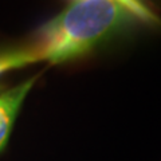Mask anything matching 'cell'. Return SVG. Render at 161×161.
Instances as JSON below:
<instances>
[{"label":"cell","instance_id":"6da1fadb","mask_svg":"<svg viewBox=\"0 0 161 161\" xmlns=\"http://www.w3.org/2000/svg\"><path fill=\"white\" fill-rule=\"evenodd\" d=\"M138 28H161V18L134 0H75L22 47L0 54V73L35 62L59 64Z\"/></svg>","mask_w":161,"mask_h":161},{"label":"cell","instance_id":"7a4b0ae2","mask_svg":"<svg viewBox=\"0 0 161 161\" xmlns=\"http://www.w3.org/2000/svg\"><path fill=\"white\" fill-rule=\"evenodd\" d=\"M36 78L38 77L30 78L26 82L7 90L6 93L0 95V150L6 147L19 109L24 98L27 97L28 92L34 86Z\"/></svg>","mask_w":161,"mask_h":161}]
</instances>
